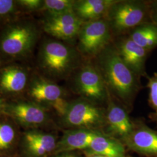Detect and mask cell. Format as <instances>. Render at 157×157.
Segmentation results:
<instances>
[{"label": "cell", "mask_w": 157, "mask_h": 157, "mask_svg": "<svg viewBox=\"0 0 157 157\" xmlns=\"http://www.w3.org/2000/svg\"><path fill=\"white\" fill-rule=\"evenodd\" d=\"M93 60L112 97L131 102L141 89L140 78L121 59L113 42Z\"/></svg>", "instance_id": "cell-1"}, {"label": "cell", "mask_w": 157, "mask_h": 157, "mask_svg": "<svg viewBox=\"0 0 157 157\" xmlns=\"http://www.w3.org/2000/svg\"><path fill=\"white\" fill-rule=\"evenodd\" d=\"M104 19L113 37L126 35L141 24L151 22L150 1L117 0Z\"/></svg>", "instance_id": "cell-2"}, {"label": "cell", "mask_w": 157, "mask_h": 157, "mask_svg": "<svg viewBox=\"0 0 157 157\" xmlns=\"http://www.w3.org/2000/svg\"><path fill=\"white\" fill-rule=\"evenodd\" d=\"M40 59L43 68L56 78L67 76L84 60L77 49L54 40L48 41L43 45Z\"/></svg>", "instance_id": "cell-3"}, {"label": "cell", "mask_w": 157, "mask_h": 157, "mask_svg": "<svg viewBox=\"0 0 157 157\" xmlns=\"http://www.w3.org/2000/svg\"><path fill=\"white\" fill-rule=\"evenodd\" d=\"M113 40L104 18L83 23L77 39V50L86 60H93Z\"/></svg>", "instance_id": "cell-4"}, {"label": "cell", "mask_w": 157, "mask_h": 157, "mask_svg": "<svg viewBox=\"0 0 157 157\" xmlns=\"http://www.w3.org/2000/svg\"><path fill=\"white\" fill-rule=\"evenodd\" d=\"M76 71L73 88L80 97L95 104L107 101L108 90L93 61L84 59Z\"/></svg>", "instance_id": "cell-5"}, {"label": "cell", "mask_w": 157, "mask_h": 157, "mask_svg": "<svg viewBox=\"0 0 157 157\" xmlns=\"http://www.w3.org/2000/svg\"><path fill=\"white\" fill-rule=\"evenodd\" d=\"M105 113L97 104L80 97L69 102L62 118L63 124L68 127L95 130L105 125Z\"/></svg>", "instance_id": "cell-6"}, {"label": "cell", "mask_w": 157, "mask_h": 157, "mask_svg": "<svg viewBox=\"0 0 157 157\" xmlns=\"http://www.w3.org/2000/svg\"><path fill=\"white\" fill-rule=\"evenodd\" d=\"M113 44L121 59L137 76L140 78L148 76L146 64L151 51L141 47L127 35L113 39Z\"/></svg>", "instance_id": "cell-7"}, {"label": "cell", "mask_w": 157, "mask_h": 157, "mask_svg": "<svg viewBox=\"0 0 157 157\" xmlns=\"http://www.w3.org/2000/svg\"><path fill=\"white\" fill-rule=\"evenodd\" d=\"M36 36L34 29L28 25L12 27L6 32L1 40V50L8 56L23 55L32 47Z\"/></svg>", "instance_id": "cell-8"}, {"label": "cell", "mask_w": 157, "mask_h": 157, "mask_svg": "<svg viewBox=\"0 0 157 157\" xmlns=\"http://www.w3.org/2000/svg\"><path fill=\"white\" fill-rule=\"evenodd\" d=\"M83 22L74 12L48 15L44 25L46 33L58 39L67 41L77 40Z\"/></svg>", "instance_id": "cell-9"}, {"label": "cell", "mask_w": 157, "mask_h": 157, "mask_svg": "<svg viewBox=\"0 0 157 157\" xmlns=\"http://www.w3.org/2000/svg\"><path fill=\"white\" fill-rule=\"evenodd\" d=\"M30 94L35 100L51 105L61 117L66 112L69 102L64 99V91L58 84L44 78H37L30 86Z\"/></svg>", "instance_id": "cell-10"}, {"label": "cell", "mask_w": 157, "mask_h": 157, "mask_svg": "<svg viewBox=\"0 0 157 157\" xmlns=\"http://www.w3.org/2000/svg\"><path fill=\"white\" fill-rule=\"evenodd\" d=\"M107 111L105 113L107 131L111 137H116L124 140L132 134L135 124L128 113L118 105L108 91Z\"/></svg>", "instance_id": "cell-11"}, {"label": "cell", "mask_w": 157, "mask_h": 157, "mask_svg": "<svg viewBox=\"0 0 157 157\" xmlns=\"http://www.w3.org/2000/svg\"><path fill=\"white\" fill-rule=\"evenodd\" d=\"M4 111L18 122L26 126L42 124L48 119L45 109L34 103L19 102L9 104L5 107Z\"/></svg>", "instance_id": "cell-12"}, {"label": "cell", "mask_w": 157, "mask_h": 157, "mask_svg": "<svg viewBox=\"0 0 157 157\" xmlns=\"http://www.w3.org/2000/svg\"><path fill=\"white\" fill-rule=\"evenodd\" d=\"M124 141L133 151L146 155L157 156V131L144 124L135 126L132 134Z\"/></svg>", "instance_id": "cell-13"}, {"label": "cell", "mask_w": 157, "mask_h": 157, "mask_svg": "<svg viewBox=\"0 0 157 157\" xmlns=\"http://www.w3.org/2000/svg\"><path fill=\"white\" fill-rule=\"evenodd\" d=\"M100 133L98 130L87 129L68 130L56 144L57 153L70 152L78 150L89 149L91 141Z\"/></svg>", "instance_id": "cell-14"}, {"label": "cell", "mask_w": 157, "mask_h": 157, "mask_svg": "<svg viewBox=\"0 0 157 157\" xmlns=\"http://www.w3.org/2000/svg\"><path fill=\"white\" fill-rule=\"evenodd\" d=\"M117 0H77L73 12L83 22L104 18L111 6Z\"/></svg>", "instance_id": "cell-15"}, {"label": "cell", "mask_w": 157, "mask_h": 157, "mask_svg": "<svg viewBox=\"0 0 157 157\" xmlns=\"http://www.w3.org/2000/svg\"><path fill=\"white\" fill-rule=\"evenodd\" d=\"M89 150L106 157H125L124 149L116 139L100 132L90 144Z\"/></svg>", "instance_id": "cell-16"}, {"label": "cell", "mask_w": 157, "mask_h": 157, "mask_svg": "<svg viewBox=\"0 0 157 157\" xmlns=\"http://www.w3.org/2000/svg\"><path fill=\"white\" fill-rule=\"evenodd\" d=\"M25 140L29 151L35 157H42L56 148L55 137L48 134L29 132Z\"/></svg>", "instance_id": "cell-17"}, {"label": "cell", "mask_w": 157, "mask_h": 157, "mask_svg": "<svg viewBox=\"0 0 157 157\" xmlns=\"http://www.w3.org/2000/svg\"><path fill=\"white\" fill-rule=\"evenodd\" d=\"M126 35L146 50L151 51L157 48V25L152 22L141 24Z\"/></svg>", "instance_id": "cell-18"}, {"label": "cell", "mask_w": 157, "mask_h": 157, "mask_svg": "<svg viewBox=\"0 0 157 157\" xmlns=\"http://www.w3.org/2000/svg\"><path fill=\"white\" fill-rule=\"evenodd\" d=\"M27 75L23 70L16 67L6 68L1 73L0 87L6 92L17 93L25 88Z\"/></svg>", "instance_id": "cell-19"}, {"label": "cell", "mask_w": 157, "mask_h": 157, "mask_svg": "<svg viewBox=\"0 0 157 157\" xmlns=\"http://www.w3.org/2000/svg\"><path fill=\"white\" fill-rule=\"evenodd\" d=\"M74 0H45L42 9L47 12L48 15H56L73 11Z\"/></svg>", "instance_id": "cell-20"}, {"label": "cell", "mask_w": 157, "mask_h": 157, "mask_svg": "<svg viewBox=\"0 0 157 157\" xmlns=\"http://www.w3.org/2000/svg\"><path fill=\"white\" fill-rule=\"evenodd\" d=\"M147 87L148 89V102L150 106L154 110L152 114L154 120L157 121V72H155L152 76L147 78Z\"/></svg>", "instance_id": "cell-21"}, {"label": "cell", "mask_w": 157, "mask_h": 157, "mask_svg": "<svg viewBox=\"0 0 157 157\" xmlns=\"http://www.w3.org/2000/svg\"><path fill=\"white\" fill-rule=\"evenodd\" d=\"M15 137L14 130L10 124H0V150L8 148Z\"/></svg>", "instance_id": "cell-22"}, {"label": "cell", "mask_w": 157, "mask_h": 157, "mask_svg": "<svg viewBox=\"0 0 157 157\" xmlns=\"http://www.w3.org/2000/svg\"><path fill=\"white\" fill-rule=\"evenodd\" d=\"M15 8V2L12 0H0V15L11 12Z\"/></svg>", "instance_id": "cell-23"}, {"label": "cell", "mask_w": 157, "mask_h": 157, "mask_svg": "<svg viewBox=\"0 0 157 157\" xmlns=\"http://www.w3.org/2000/svg\"><path fill=\"white\" fill-rule=\"evenodd\" d=\"M18 2L23 7L33 10L42 8L43 4V1L40 0H21Z\"/></svg>", "instance_id": "cell-24"}, {"label": "cell", "mask_w": 157, "mask_h": 157, "mask_svg": "<svg viewBox=\"0 0 157 157\" xmlns=\"http://www.w3.org/2000/svg\"><path fill=\"white\" fill-rule=\"evenodd\" d=\"M150 21L157 25V0L150 1Z\"/></svg>", "instance_id": "cell-25"}, {"label": "cell", "mask_w": 157, "mask_h": 157, "mask_svg": "<svg viewBox=\"0 0 157 157\" xmlns=\"http://www.w3.org/2000/svg\"><path fill=\"white\" fill-rule=\"evenodd\" d=\"M84 155H85L86 157H106L96 154L94 153H93V152H90L89 150H87L84 152Z\"/></svg>", "instance_id": "cell-26"}, {"label": "cell", "mask_w": 157, "mask_h": 157, "mask_svg": "<svg viewBox=\"0 0 157 157\" xmlns=\"http://www.w3.org/2000/svg\"><path fill=\"white\" fill-rule=\"evenodd\" d=\"M56 157H77V156H76V155H73V154H62V155H59V156H57Z\"/></svg>", "instance_id": "cell-27"}, {"label": "cell", "mask_w": 157, "mask_h": 157, "mask_svg": "<svg viewBox=\"0 0 157 157\" xmlns=\"http://www.w3.org/2000/svg\"><path fill=\"white\" fill-rule=\"evenodd\" d=\"M3 107V104H2V101L0 99V109Z\"/></svg>", "instance_id": "cell-28"}]
</instances>
